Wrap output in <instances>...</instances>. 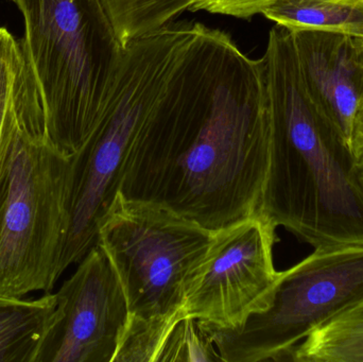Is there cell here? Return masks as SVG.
Returning <instances> with one entry per match:
<instances>
[{"mask_svg": "<svg viewBox=\"0 0 363 362\" xmlns=\"http://www.w3.org/2000/svg\"><path fill=\"white\" fill-rule=\"evenodd\" d=\"M291 362H363V300L311 332Z\"/></svg>", "mask_w": 363, "mask_h": 362, "instance_id": "4fadbf2b", "label": "cell"}, {"mask_svg": "<svg viewBox=\"0 0 363 362\" xmlns=\"http://www.w3.org/2000/svg\"><path fill=\"white\" fill-rule=\"evenodd\" d=\"M260 59L270 157L258 212L315 249L363 246L355 157L307 94L289 30L275 25Z\"/></svg>", "mask_w": 363, "mask_h": 362, "instance_id": "7a4b0ae2", "label": "cell"}, {"mask_svg": "<svg viewBox=\"0 0 363 362\" xmlns=\"http://www.w3.org/2000/svg\"><path fill=\"white\" fill-rule=\"evenodd\" d=\"M262 14L288 30H321L363 38V0H275Z\"/></svg>", "mask_w": 363, "mask_h": 362, "instance_id": "7c38bea8", "label": "cell"}, {"mask_svg": "<svg viewBox=\"0 0 363 362\" xmlns=\"http://www.w3.org/2000/svg\"><path fill=\"white\" fill-rule=\"evenodd\" d=\"M12 1H14V0H12Z\"/></svg>", "mask_w": 363, "mask_h": 362, "instance_id": "ffe728a7", "label": "cell"}, {"mask_svg": "<svg viewBox=\"0 0 363 362\" xmlns=\"http://www.w3.org/2000/svg\"><path fill=\"white\" fill-rule=\"evenodd\" d=\"M353 176L356 184L359 187L363 195V157L356 159L355 164H354Z\"/></svg>", "mask_w": 363, "mask_h": 362, "instance_id": "d6986e66", "label": "cell"}, {"mask_svg": "<svg viewBox=\"0 0 363 362\" xmlns=\"http://www.w3.org/2000/svg\"><path fill=\"white\" fill-rule=\"evenodd\" d=\"M277 240L259 212L218 231L188 288L183 318L235 329L266 310L281 276L273 261Z\"/></svg>", "mask_w": 363, "mask_h": 362, "instance_id": "ba28073f", "label": "cell"}, {"mask_svg": "<svg viewBox=\"0 0 363 362\" xmlns=\"http://www.w3.org/2000/svg\"><path fill=\"white\" fill-rule=\"evenodd\" d=\"M289 31L307 94L352 150L356 118L363 108L362 36Z\"/></svg>", "mask_w": 363, "mask_h": 362, "instance_id": "30bf717a", "label": "cell"}, {"mask_svg": "<svg viewBox=\"0 0 363 362\" xmlns=\"http://www.w3.org/2000/svg\"><path fill=\"white\" fill-rule=\"evenodd\" d=\"M217 232L144 202L117 196L98 242L123 285L129 320L114 362H157Z\"/></svg>", "mask_w": 363, "mask_h": 362, "instance_id": "277c9868", "label": "cell"}, {"mask_svg": "<svg viewBox=\"0 0 363 362\" xmlns=\"http://www.w3.org/2000/svg\"><path fill=\"white\" fill-rule=\"evenodd\" d=\"M215 344L194 318H183L172 327L157 362L222 361Z\"/></svg>", "mask_w": 363, "mask_h": 362, "instance_id": "2e32d148", "label": "cell"}, {"mask_svg": "<svg viewBox=\"0 0 363 362\" xmlns=\"http://www.w3.org/2000/svg\"><path fill=\"white\" fill-rule=\"evenodd\" d=\"M194 28L189 21L172 23L125 47L101 118L82 148L72 155L69 225L61 276L97 244L100 223L121 191L132 149Z\"/></svg>", "mask_w": 363, "mask_h": 362, "instance_id": "8992f818", "label": "cell"}, {"mask_svg": "<svg viewBox=\"0 0 363 362\" xmlns=\"http://www.w3.org/2000/svg\"><path fill=\"white\" fill-rule=\"evenodd\" d=\"M362 300L363 246L315 249L281 272L270 305L240 327L199 323L222 361H289L311 332Z\"/></svg>", "mask_w": 363, "mask_h": 362, "instance_id": "52a82bcc", "label": "cell"}, {"mask_svg": "<svg viewBox=\"0 0 363 362\" xmlns=\"http://www.w3.org/2000/svg\"><path fill=\"white\" fill-rule=\"evenodd\" d=\"M352 152L356 159L363 157V108L356 118L352 140Z\"/></svg>", "mask_w": 363, "mask_h": 362, "instance_id": "ac0fdd59", "label": "cell"}, {"mask_svg": "<svg viewBox=\"0 0 363 362\" xmlns=\"http://www.w3.org/2000/svg\"><path fill=\"white\" fill-rule=\"evenodd\" d=\"M25 77L21 44L8 30L0 28V167L16 127Z\"/></svg>", "mask_w": 363, "mask_h": 362, "instance_id": "9a60e30c", "label": "cell"}, {"mask_svg": "<svg viewBox=\"0 0 363 362\" xmlns=\"http://www.w3.org/2000/svg\"><path fill=\"white\" fill-rule=\"evenodd\" d=\"M57 295L61 312L38 362H114L129 312L123 285L99 244Z\"/></svg>", "mask_w": 363, "mask_h": 362, "instance_id": "9c48e42d", "label": "cell"}, {"mask_svg": "<svg viewBox=\"0 0 363 362\" xmlns=\"http://www.w3.org/2000/svg\"><path fill=\"white\" fill-rule=\"evenodd\" d=\"M60 312L57 293L38 299L0 297V362H38Z\"/></svg>", "mask_w": 363, "mask_h": 362, "instance_id": "8fae6325", "label": "cell"}, {"mask_svg": "<svg viewBox=\"0 0 363 362\" xmlns=\"http://www.w3.org/2000/svg\"><path fill=\"white\" fill-rule=\"evenodd\" d=\"M275 0H199L190 11H205L211 14L226 15L247 19L262 14Z\"/></svg>", "mask_w": 363, "mask_h": 362, "instance_id": "e0dca14e", "label": "cell"}, {"mask_svg": "<svg viewBox=\"0 0 363 362\" xmlns=\"http://www.w3.org/2000/svg\"><path fill=\"white\" fill-rule=\"evenodd\" d=\"M269 157L262 59L196 23L132 149L119 195L221 231L259 210Z\"/></svg>", "mask_w": 363, "mask_h": 362, "instance_id": "6da1fadb", "label": "cell"}, {"mask_svg": "<svg viewBox=\"0 0 363 362\" xmlns=\"http://www.w3.org/2000/svg\"><path fill=\"white\" fill-rule=\"evenodd\" d=\"M19 42L42 106L47 136L74 155L97 127L125 47L104 0H14Z\"/></svg>", "mask_w": 363, "mask_h": 362, "instance_id": "3957f363", "label": "cell"}, {"mask_svg": "<svg viewBox=\"0 0 363 362\" xmlns=\"http://www.w3.org/2000/svg\"><path fill=\"white\" fill-rule=\"evenodd\" d=\"M70 183L72 157L47 136L38 91L27 74L0 167V297L52 290L61 276Z\"/></svg>", "mask_w": 363, "mask_h": 362, "instance_id": "5b68a950", "label": "cell"}, {"mask_svg": "<svg viewBox=\"0 0 363 362\" xmlns=\"http://www.w3.org/2000/svg\"><path fill=\"white\" fill-rule=\"evenodd\" d=\"M199 0H104L123 46L159 31Z\"/></svg>", "mask_w": 363, "mask_h": 362, "instance_id": "5bb4252c", "label": "cell"}]
</instances>
